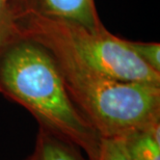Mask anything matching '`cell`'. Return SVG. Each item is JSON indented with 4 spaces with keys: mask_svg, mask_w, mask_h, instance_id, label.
Instances as JSON below:
<instances>
[{
    "mask_svg": "<svg viewBox=\"0 0 160 160\" xmlns=\"http://www.w3.org/2000/svg\"><path fill=\"white\" fill-rule=\"evenodd\" d=\"M43 46L55 59L72 101L100 137H121L160 124V85L106 77L62 48Z\"/></svg>",
    "mask_w": 160,
    "mask_h": 160,
    "instance_id": "cell-2",
    "label": "cell"
},
{
    "mask_svg": "<svg viewBox=\"0 0 160 160\" xmlns=\"http://www.w3.org/2000/svg\"><path fill=\"white\" fill-rule=\"evenodd\" d=\"M25 160H86L80 150L68 140L39 126L36 145L31 155Z\"/></svg>",
    "mask_w": 160,
    "mask_h": 160,
    "instance_id": "cell-5",
    "label": "cell"
},
{
    "mask_svg": "<svg viewBox=\"0 0 160 160\" xmlns=\"http://www.w3.org/2000/svg\"><path fill=\"white\" fill-rule=\"evenodd\" d=\"M123 137L130 160H160V124Z\"/></svg>",
    "mask_w": 160,
    "mask_h": 160,
    "instance_id": "cell-6",
    "label": "cell"
},
{
    "mask_svg": "<svg viewBox=\"0 0 160 160\" xmlns=\"http://www.w3.org/2000/svg\"><path fill=\"white\" fill-rule=\"evenodd\" d=\"M19 33L43 45H54L86 68L106 77L160 85V73L143 63L127 40L110 33L104 26L89 29L76 22L57 20L17 9Z\"/></svg>",
    "mask_w": 160,
    "mask_h": 160,
    "instance_id": "cell-3",
    "label": "cell"
},
{
    "mask_svg": "<svg viewBox=\"0 0 160 160\" xmlns=\"http://www.w3.org/2000/svg\"><path fill=\"white\" fill-rule=\"evenodd\" d=\"M0 94L26 108L40 127L75 145L86 159L94 156L100 136L72 101L55 59L42 44L19 33L2 48Z\"/></svg>",
    "mask_w": 160,
    "mask_h": 160,
    "instance_id": "cell-1",
    "label": "cell"
},
{
    "mask_svg": "<svg viewBox=\"0 0 160 160\" xmlns=\"http://www.w3.org/2000/svg\"><path fill=\"white\" fill-rule=\"evenodd\" d=\"M17 9L43 17L76 22L89 28L103 26L94 0H15Z\"/></svg>",
    "mask_w": 160,
    "mask_h": 160,
    "instance_id": "cell-4",
    "label": "cell"
},
{
    "mask_svg": "<svg viewBox=\"0 0 160 160\" xmlns=\"http://www.w3.org/2000/svg\"><path fill=\"white\" fill-rule=\"evenodd\" d=\"M16 16L17 5L15 0H0V51L19 34Z\"/></svg>",
    "mask_w": 160,
    "mask_h": 160,
    "instance_id": "cell-7",
    "label": "cell"
},
{
    "mask_svg": "<svg viewBox=\"0 0 160 160\" xmlns=\"http://www.w3.org/2000/svg\"><path fill=\"white\" fill-rule=\"evenodd\" d=\"M128 45L135 55L152 70L160 73V45L159 43H142L128 41Z\"/></svg>",
    "mask_w": 160,
    "mask_h": 160,
    "instance_id": "cell-9",
    "label": "cell"
},
{
    "mask_svg": "<svg viewBox=\"0 0 160 160\" xmlns=\"http://www.w3.org/2000/svg\"><path fill=\"white\" fill-rule=\"evenodd\" d=\"M86 160H130L124 137H100L97 151Z\"/></svg>",
    "mask_w": 160,
    "mask_h": 160,
    "instance_id": "cell-8",
    "label": "cell"
}]
</instances>
